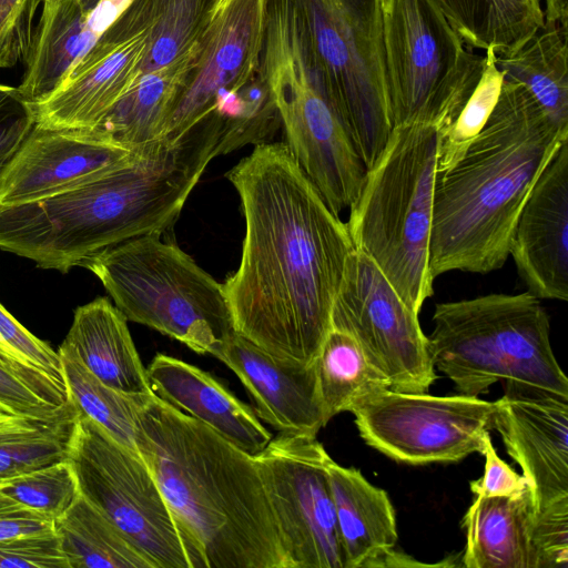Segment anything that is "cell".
I'll return each mask as SVG.
<instances>
[{
  "mask_svg": "<svg viewBox=\"0 0 568 568\" xmlns=\"http://www.w3.org/2000/svg\"><path fill=\"white\" fill-rule=\"evenodd\" d=\"M483 455L485 456L484 475L469 484L470 490L476 496L513 497L529 489L525 477L497 455L489 435L485 439Z\"/></svg>",
  "mask_w": 568,
  "mask_h": 568,
  "instance_id": "b9f144b4",
  "label": "cell"
},
{
  "mask_svg": "<svg viewBox=\"0 0 568 568\" xmlns=\"http://www.w3.org/2000/svg\"><path fill=\"white\" fill-rule=\"evenodd\" d=\"M58 352L64 382L78 413L98 424L119 444L139 454L136 409L141 395H128L104 385L65 345L61 344Z\"/></svg>",
  "mask_w": 568,
  "mask_h": 568,
  "instance_id": "1f68e13d",
  "label": "cell"
},
{
  "mask_svg": "<svg viewBox=\"0 0 568 568\" xmlns=\"http://www.w3.org/2000/svg\"><path fill=\"white\" fill-rule=\"evenodd\" d=\"M0 337L22 362L65 383L59 352L30 333L1 303Z\"/></svg>",
  "mask_w": 568,
  "mask_h": 568,
  "instance_id": "ab89813d",
  "label": "cell"
},
{
  "mask_svg": "<svg viewBox=\"0 0 568 568\" xmlns=\"http://www.w3.org/2000/svg\"><path fill=\"white\" fill-rule=\"evenodd\" d=\"M229 0H212V16L221 9Z\"/></svg>",
  "mask_w": 568,
  "mask_h": 568,
  "instance_id": "7dc6e473",
  "label": "cell"
},
{
  "mask_svg": "<svg viewBox=\"0 0 568 568\" xmlns=\"http://www.w3.org/2000/svg\"><path fill=\"white\" fill-rule=\"evenodd\" d=\"M433 324L427 336L433 364L458 394L478 396L505 381L568 397L549 316L529 291L437 303Z\"/></svg>",
  "mask_w": 568,
  "mask_h": 568,
  "instance_id": "8992f818",
  "label": "cell"
},
{
  "mask_svg": "<svg viewBox=\"0 0 568 568\" xmlns=\"http://www.w3.org/2000/svg\"><path fill=\"white\" fill-rule=\"evenodd\" d=\"M101 1L102 0H80V3L85 12L91 13Z\"/></svg>",
  "mask_w": 568,
  "mask_h": 568,
  "instance_id": "bcb514c9",
  "label": "cell"
},
{
  "mask_svg": "<svg viewBox=\"0 0 568 568\" xmlns=\"http://www.w3.org/2000/svg\"><path fill=\"white\" fill-rule=\"evenodd\" d=\"M327 100L366 169L392 133L381 0H292Z\"/></svg>",
  "mask_w": 568,
  "mask_h": 568,
  "instance_id": "9c48e42d",
  "label": "cell"
},
{
  "mask_svg": "<svg viewBox=\"0 0 568 568\" xmlns=\"http://www.w3.org/2000/svg\"><path fill=\"white\" fill-rule=\"evenodd\" d=\"M19 419H21V418L12 416L10 414H7V413L0 410V429L16 423Z\"/></svg>",
  "mask_w": 568,
  "mask_h": 568,
  "instance_id": "f6af8a7d",
  "label": "cell"
},
{
  "mask_svg": "<svg viewBox=\"0 0 568 568\" xmlns=\"http://www.w3.org/2000/svg\"><path fill=\"white\" fill-rule=\"evenodd\" d=\"M34 125L33 109L18 88L0 84V175Z\"/></svg>",
  "mask_w": 568,
  "mask_h": 568,
  "instance_id": "60d3db41",
  "label": "cell"
},
{
  "mask_svg": "<svg viewBox=\"0 0 568 568\" xmlns=\"http://www.w3.org/2000/svg\"><path fill=\"white\" fill-rule=\"evenodd\" d=\"M197 44L171 63L141 74L98 129L139 150L162 139L171 111L194 67Z\"/></svg>",
  "mask_w": 568,
  "mask_h": 568,
  "instance_id": "484cf974",
  "label": "cell"
},
{
  "mask_svg": "<svg viewBox=\"0 0 568 568\" xmlns=\"http://www.w3.org/2000/svg\"><path fill=\"white\" fill-rule=\"evenodd\" d=\"M0 568H70L54 531L0 540Z\"/></svg>",
  "mask_w": 568,
  "mask_h": 568,
  "instance_id": "74e56055",
  "label": "cell"
},
{
  "mask_svg": "<svg viewBox=\"0 0 568 568\" xmlns=\"http://www.w3.org/2000/svg\"><path fill=\"white\" fill-rule=\"evenodd\" d=\"M486 64L470 98L453 124L439 134L436 173L455 165L485 125L495 108L504 73L496 65L494 50L485 51Z\"/></svg>",
  "mask_w": 568,
  "mask_h": 568,
  "instance_id": "e575fe53",
  "label": "cell"
},
{
  "mask_svg": "<svg viewBox=\"0 0 568 568\" xmlns=\"http://www.w3.org/2000/svg\"><path fill=\"white\" fill-rule=\"evenodd\" d=\"M1 338V337H0ZM4 343V342H3Z\"/></svg>",
  "mask_w": 568,
  "mask_h": 568,
  "instance_id": "681fc988",
  "label": "cell"
},
{
  "mask_svg": "<svg viewBox=\"0 0 568 568\" xmlns=\"http://www.w3.org/2000/svg\"><path fill=\"white\" fill-rule=\"evenodd\" d=\"M146 374L159 398L209 426L246 454L256 456L273 438L253 407L240 400L210 373L159 353Z\"/></svg>",
  "mask_w": 568,
  "mask_h": 568,
  "instance_id": "44dd1931",
  "label": "cell"
},
{
  "mask_svg": "<svg viewBox=\"0 0 568 568\" xmlns=\"http://www.w3.org/2000/svg\"><path fill=\"white\" fill-rule=\"evenodd\" d=\"M317 392L327 424L366 397L390 389L388 378L347 333L331 327L313 362Z\"/></svg>",
  "mask_w": 568,
  "mask_h": 568,
  "instance_id": "4dcf8cb0",
  "label": "cell"
},
{
  "mask_svg": "<svg viewBox=\"0 0 568 568\" xmlns=\"http://www.w3.org/2000/svg\"><path fill=\"white\" fill-rule=\"evenodd\" d=\"M496 406V400L478 396L385 389L359 402L351 413L367 445L396 462L426 465L483 454Z\"/></svg>",
  "mask_w": 568,
  "mask_h": 568,
  "instance_id": "7c38bea8",
  "label": "cell"
},
{
  "mask_svg": "<svg viewBox=\"0 0 568 568\" xmlns=\"http://www.w3.org/2000/svg\"><path fill=\"white\" fill-rule=\"evenodd\" d=\"M470 49L506 55L544 27L541 0H430Z\"/></svg>",
  "mask_w": 568,
  "mask_h": 568,
  "instance_id": "83f0119b",
  "label": "cell"
},
{
  "mask_svg": "<svg viewBox=\"0 0 568 568\" xmlns=\"http://www.w3.org/2000/svg\"><path fill=\"white\" fill-rule=\"evenodd\" d=\"M438 130L393 126L385 148L366 169L346 226L364 253L417 314L434 294L429 268Z\"/></svg>",
  "mask_w": 568,
  "mask_h": 568,
  "instance_id": "5b68a950",
  "label": "cell"
},
{
  "mask_svg": "<svg viewBox=\"0 0 568 568\" xmlns=\"http://www.w3.org/2000/svg\"><path fill=\"white\" fill-rule=\"evenodd\" d=\"M536 511L529 489L513 497L476 496L462 526L467 568H539L534 542Z\"/></svg>",
  "mask_w": 568,
  "mask_h": 568,
  "instance_id": "cb8c5ba5",
  "label": "cell"
},
{
  "mask_svg": "<svg viewBox=\"0 0 568 568\" xmlns=\"http://www.w3.org/2000/svg\"><path fill=\"white\" fill-rule=\"evenodd\" d=\"M53 529V520L18 504L0 490V540Z\"/></svg>",
  "mask_w": 568,
  "mask_h": 568,
  "instance_id": "7bdbcfd3",
  "label": "cell"
},
{
  "mask_svg": "<svg viewBox=\"0 0 568 568\" xmlns=\"http://www.w3.org/2000/svg\"><path fill=\"white\" fill-rule=\"evenodd\" d=\"M136 448L197 568H287L254 456L154 393L139 396Z\"/></svg>",
  "mask_w": 568,
  "mask_h": 568,
  "instance_id": "7a4b0ae2",
  "label": "cell"
},
{
  "mask_svg": "<svg viewBox=\"0 0 568 568\" xmlns=\"http://www.w3.org/2000/svg\"><path fill=\"white\" fill-rule=\"evenodd\" d=\"M418 315L376 264L354 250L333 305L331 326L357 342L393 390L427 393L437 379Z\"/></svg>",
  "mask_w": 568,
  "mask_h": 568,
  "instance_id": "5bb4252c",
  "label": "cell"
},
{
  "mask_svg": "<svg viewBox=\"0 0 568 568\" xmlns=\"http://www.w3.org/2000/svg\"><path fill=\"white\" fill-rule=\"evenodd\" d=\"M493 429L528 483L536 513L568 497V397L506 382Z\"/></svg>",
  "mask_w": 568,
  "mask_h": 568,
  "instance_id": "2e32d148",
  "label": "cell"
},
{
  "mask_svg": "<svg viewBox=\"0 0 568 568\" xmlns=\"http://www.w3.org/2000/svg\"><path fill=\"white\" fill-rule=\"evenodd\" d=\"M504 78L526 87L548 118L568 128V29L544 22L517 51L497 55Z\"/></svg>",
  "mask_w": 568,
  "mask_h": 568,
  "instance_id": "f1b7e54d",
  "label": "cell"
},
{
  "mask_svg": "<svg viewBox=\"0 0 568 568\" xmlns=\"http://www.w3.org/2000/svg\"><path fill=\"white\" fill-rule=\"evenodd\" d=\"M568 140L521 83L504 78L495 108L460 160L436 173L429 243L434 278L504 266L536 180Z\"/></svg>",
  "mask_w": 568,
  "mask_h": 568,
  "instance_id": "3957f363",
  "label": "cell"
},
{
  "mask_svg": "<svg viewBox=\"0 0 568 568\" xmlns=\"http://www.w3.org/2000/svg\"><path fill=\"white\" fill-rule=\"evenodd\" d=\"M148 33L126 34L110 24L63 84L31 104L36 124L50 129L98 128L141 75Z\"/></svg>",
  "mask_w": 568,
  "mask_h": 568,
  "instance_id": "ac0fdd59",
  "label": "cell"
},
{
  "mask_svg": "<svg viewBox=\"0 0 568 568\" xmlns=\"http://www.w3.org/2000/svg\"><path fill=\"white\" fill-rule=\"evenodd\" d=\"M211 355L234 372L256 416L280 433L316 437L326 426L313 364L276 357L236 332Z\"/></svg>",
  "mask_w": 568,
  "mask_h": 568,
  "instance_id": "ffe728a7",
  "label": "cell"
},
{
  "mask_svg": "<svg viewBox=\"0 0 568 568\" xmlns=\"http://www.w3.org/2000/svg\"><path fill=\"white\" fill-rule=\"evenodd\" d=\"M139 151L121 145L98 128L36 124L0 175V206L55 195L131 161Z\"/></svg>",
  "mask_w": 568,
  "mask_h": 568,
  "instance_id": "e0dca14e",
  "label": "cell"
},
{
  "mask_svg": "<svg viewBox=\"0 0 568 568\" xmlns=\"http://www.w3.org/2000/svg\"><path fill=\"white\" fill-rule=\"evenodd\" d=\"M327 474L345 567H385L398 538L387 493L331 457Z\"/></svg>",
  "mask_w": 568,
  "mask_h": 568,
  "instance_id": "7402d4cb",
  "label": "cell"
},
{
  "mask_svg": "<svg viewBox=\"0 0 568 568\" xmlns=\"http://www.w3.org/2000/svg\"><path fill=\"white\" fill-rule=\"evenodd\" d=\"M0 490L23 507L51 520L64 514L80 495L69 459L0 484Z\"/></svg>",
  "mask_w": 568,
  "mask_h": 568,
  "instance_id": "d590c367",
  "label": "cell"
},
{
  "mask_svg": "<svg viewBox=\"0 0 568 568\" xmlns=\"http://www.w3.org/2000/svg\"><path fill=\"white\" fill-rule=\"evenodd\" d=\"M104 385L128 394H153L128 320L106 297L77 307L62 342Z\"/></svg>",
  "mask_w": 568,
  "mask_h": 568,
  "instance_id": "603a6c76",
  "label": "cell"
},
{
  "mask_svg": "<svg viewBox=\"0 0 568 568\" xmlns=\"http://www.w3.org/2000/svg\"><path fill=\"white\" fill-rule=\"evenodd\" d=\"M210 163L184 135L142 148L129 162L55 195L0 206V248L68 273L128 240L165 233Z\"/></svg>",
  "mask_w": 568,
  "mask_h": 568,
  "instance_id": "277c9868",
  "label": "cell"
},
{
  "mask_svg": "<svg viewBox=\"0 0 568 568\" xmlns=\"http://www.w3.org/2000/svg\"><path fill=\"white\" fill-rule=\"evenodd\" d=\"M100 34L92 12H85L80 0H59L43 7L17 87L23 99L37 104L54 93Z\"/></svg>",
  "mask_w": 568,
  "mask_h": 568,
  "instance_id": "d4e9b609",
  "label": "cell"
},
{
  "mask_svg": "<svg viewBox=\"0 0 568 568\" xmlns=\"http://www.w3.org/2000/svg\"><path fill=\"white\" fill-rule=\"evenodd\" d=\"M257 74L278 111L293 158L339 215L357 197L366 166L327 100L291 3L266 10Z\"/></svg>",
  "mask_w": 568,
  "mask_h": 568,
  "instance_id": "52a82bcc",
  "label": "cell"
},
{
  "mask_svg": "<svg viewBox=\"0 0 568 568\" xmlns=\"http://www.w3.org/2000/svg\"><path fill=\"white\" fill-rule=\"evenodd\" d=\"M393 126L446 131L476 89L486 57L476 54L430 0H381Z\"/></svg>",
  "mask_w": 568,
  "mask_h": 568,
  "instance_id": "30bf717a",
  "label": "cell"
},
{
  "mask_svg": "<svg viewBox=\"0 0 568 568\" xmlns=\"http://www.w3.org/2000/svg\"><path fill=\"white\" fill-rule=\"evenodd\" d=\"M41 0H0V69L26 61L31 49L33 19Z\"/></svg>",
  "mask_w": 568,
  "mask_h": 568,
  "instance_id": "8d00e7d4",
  "label": "cell"
},
{
  "mask_svg": "<svg viewBox=\"0 0 568 568\" xmlns=\"http://www.w3.org/2000/svg\"><path fill=\"white\" fill-rule=\"evenodd\" d=\"M509 255L531 294L540 300H568V140L531 187Z\"/></svg>",
  "mask_w": 568,
  "mask_h": 568,
  "instance_id": "d6986e66",
  "label": "cell"
},
{
  "mask_svg": "<svg viewBox=\"0 0 568 568\" xmlns=\"http://www.w3.org/2000/svg\"><path fill=\"white\" fill-rule=\"evenodd\" d=\"M161 235L128 240L84 267L101 281L128 321L211 355L235 333L223 284Z\"/></svg>",
  "mask_w": 568,
  "mask_h": 568,
  "instance_id": "ba28073f",
  "label": "cell"
},
{
  "mask_svg": "<svg viewBox=\"0 0 568 568\" xmlns=\"http://www.w3.org/2000/svg\"><path fill=\"white\" fill-rule=\"evenodd\" d=\"M59 0H41L43 2V7H52L54 6Z\"/></svg>",
  "mask_w": 568,
  "mask_h": 568,
  "instance_id": "c3c4849f",
  "label": "cell"
},
{
  "mask_svg": "<svg viewBox=\"0 0 568 568\" xmlns=\"http://www.w3.org/2000/svg\"><path fill=\"white\" fill-rule=\"evenodd\" d=\"M70 568H155L121 530L81 494L53 520Z\"/></svg>",
  "mask_w": 568,
  "mask_h": 568,
  "instance_id": "f546056e",
  "label": "cell"
},
{
  "mask_svg": "<svg viewBox=\"0 0 568 568\" xmlns=\"http://www.w3.org/2000/svg\"><path fill=\"white\" fill-rule=\"evenodd\" d=\"M68 459L80 494L100 509L155 568H197L187 538L139 454L79 414Z\"/></svg>",
  "mask_w": 568,
  "mask_h": 568,
  "instance_id": "8fae6325",
  "label": "cell"
},
{
  "mask_svg": "<svg viewBox=\"0 0 568 568\" xmlns=\"http://www.w3.org/2000/svg\"><path fill=\"white\" fill-rule=\"evenodd\" d=\"M240 195L245 235L223 283L234 329L285 361L313 364L355 250L285 142L255 145L225 174Z\"/></svg>",
  "mask_w": 568,
  "mask_h": 568,
  "instance_id": "6da1fadb",
  "label": "cell"
},
{
  "mask_svg": "<svg viewBox=\"0 0 568 568\" xmlns=\"http://www.w3.org/2000/svg\"><path fill=\"white\" fill-rule=\"evenodd\" d=\"M265 10L266 0H229L213 13L197 42L193 70L162 139H178L213 112L222 93L237 91L257 75Z\"/></svg>",
  "mask_w": 568,
  "mask_h": 568,
  "instance_id": "9a60e30c",
  "label": "cell"
},
{
  "mask_svg": "<svg viewBox=\"0 0 568 568\" xmlns=\"http://www.w3.org/2000/svg\"><path fill=\"white\" fill-rule=\"evenodd\" d=\"M255 457L287 568H346L327 460L316 437H273Z\"/></svg>",
  "mask_w": 568,
  "mask_h": 568,
  "instance_id": "4fadbf2b",
  "label": "cell"
},
{
  "mask_svg": "<svg viewBox=\"0 0 568 568\" xmlns=\"http://www.w3.org/2000/svg\"><path fill=\"white\" fill-rule=\"evenodd\" d=\"M544 19L545 22H555L568 29V1L545 0Z\"/></svg>",
  "mask_w": 568,
  "mask_h": 568,
  "instance_id": "ee69618b",
  "label": "cell"
},
{
  "mask_svg": "<svg viewBox=\"0 0 568 568\" xmlns=\"http://www.w3.org/2000/svg\"><path fill=\"white\" fill-rule=\"evenodd\" d=\"M534 542L539 568H567L568 497L536 513Z\"/></svg>",
  "mask_w": 568,
  "mask_h": 568,
  "instance_id": "f35d334b",
  "label": "cell"
},
{
  "mask_svg": "<svg viewBox=\"0 0 568 568\" xmlns=\"http://www.w3.org/2000/svg\"><path fill=\"white\" fill-rule=\"evenodd\" d=\"M211 17L212 0H131L111 24L129 36L148 33L143 74L192 50Z\"/></svg>",
  "mask_w": 568,
  "mask_h": 568,
  "instance_id": "4316f807",
  "label": "cell"
},
{
  "mask_svg": "<svg viewBox=\"0 0 568 568\" xmlns=\"http://www.w3.org/2000/svg\"><path fill=\"white\" fill-rule=\"evenodd\" d=\"M78 415L52 422L21 418L0 429V484L68 459Z\"/></svg>",
  "mask_w": 568,
  "mask_h": 568,
  "instance_id": "d6a6232c",
  "label": "cell"
},
{
  "mask_svg": "<svg viewBox=\"0 0 568 568\" xmlns=\"http://www.w3.org/2000/svg\"><path fill=\"white\" fill-rule=\"evenodd\" d=\"M0 410L41 422L58 420L78 413L65 383L1 353Z\"/></svg>",
  "mask_w": 568,
  "mask_h": 568,
  "instance_id": "836d02e7",
  "label": "cell"
}]
</instances>
